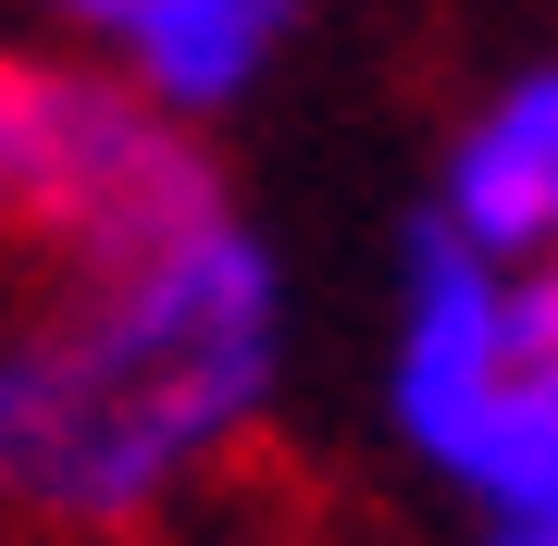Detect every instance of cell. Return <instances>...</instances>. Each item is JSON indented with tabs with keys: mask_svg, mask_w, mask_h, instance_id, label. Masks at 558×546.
<instances>
[{
	"mask_svg": "<svg viewBox=\"0 0 558 546\" xmlns=\"http://www.w3.org/2000/svg\"><path fill=\"white\" fill-rule=\"evenodd\" d=\"M435 223L472 236L484 262H546L558 248V62H521L497 100L447 137Z\"/></svg>",
	"mask_w": 558,
	"mask_h": 546,
	"instance_id": "obj_4",
	"label": "cell"
},
{
	"mask_svg": "<svg viewBox=\"0 0 558 546\" xmlns=\"http://www.w3.org/2000/svg\"><path fill=\"white\" fill-rule=\"evenodd\" d=\"M484 546H558V497H534V509H509V522L484 534Z\"/></svg>",
	"mask_w": 558,
	"mask_h": 546,
	"instance_id": "obj_8",
	"label": "cell"
},
{
	"mask_svg": "<svg viewBox=\"0 0 558 546\" xmlns=\"http://www.w3.org/2000/svg\"><path fill=\"white\" fill-rule=\"evenodd\" d=\"M447 485L472 497L484 522H509V509L558 497V361H534V348H521V373L497 385V398H484V423L459 435Z\"/></svg>",
	"mask_w": 558,
	"mask_h": 546,
	"instance_id": "obj_6",
	"label": "cell"
},
{
	"mask_svg": "<svg viewBox=\"0 0 558 546\" xmlns=\"http://www.w3.org/2000/svg\"><path fill=\"white\" fill-rule=\"evenodd\" d=\"M211 199L223 174L161 100H137L124 75H87V62L0 50V236L50 248V262H100Z\"/></svg>",
	"mask_w": 558,
	"mask_h": 546,
	"instance_id": "obj_2",
	"label": "cell"
},
{
	"mask_svg": "<svg viewBox=\"0 0 558 546\" xmlns=\"http://www.w3.org/2000/svg\"><path fill=\"white\" fill-rule=\"evenodd\" d=\"M286 25H299V0H137L112 38H124V87L137 100L199 124V112L260 87V62L286 50Z\"/></svg>",
	"mask_w": 558,
	"mask_h": 546,
	"instance_id": "obj_5",
	"label": "cell"
},
{
	"mask_svg": "<svg viewBox=\"0 0 558 546\" xmlns=\"http://www.w3.org/2000/svg\"><path fill=\"white\" fill-rule=\"evenodd\" d=\"M509 324H521L534 361H558V248L546 262H509Z\"/></svg>",
	"mask_w": 558,
	"mask_h": 546,
	"instance_id": "obj_7",
	"label": "cell"
},
{
	"mask_svg": "<svg viewBox=\"0 0 558 546\" xmlns=\"http://www.w3.org/2000/svg\"><path fill=\"white\" fill-rule=\"evenodd\" d=\"M521 373V324H509V262H484L472 236H447L435 211L410 223V311H398V435L422 460H459V435L484 423V398Z\"/></svg>",
	"mask_w": 558,
	"mask_h": 546,
	"instance_id": "obj_3",
	"label": "cell"
},
{
	"mask_svg": "<svg viewBox=\"0 0 558 546\" xmlns=\"http://www.w3.org/2000/svg\"><path fill=\"white\" fill-rule=\"evenodd\" d=\"M286 361V286L236 199L137 248L62 262L0 336V509L50 534H137L236 460Z\"/></svg>",
	"mask_w": 558,
	"mask_h": 546,
	"instance_id": "obj_1",
	"label": "cell"
}]
</instances>
